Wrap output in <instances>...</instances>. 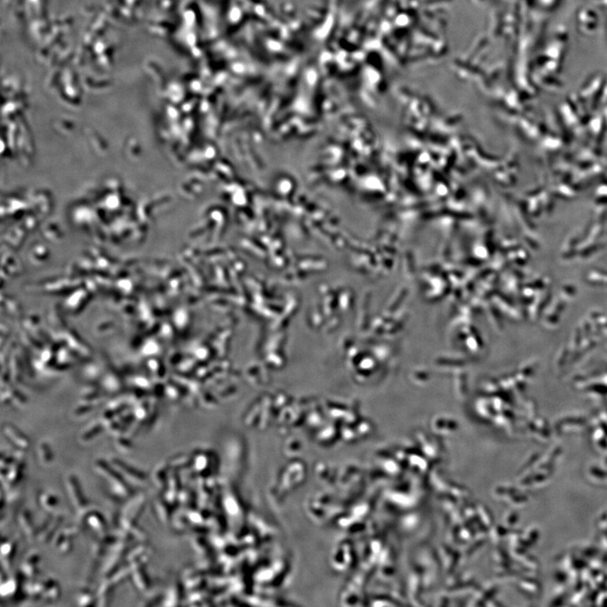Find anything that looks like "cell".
Instances as JSON below:
<instances>
[{"instance_id": "2", "label": "cell", "mask_w": 607, "mask_h": 607, "mask_svg": "<svg viewBox=\"0 0 607 607\" xmlns=\"http://www.w3.org/2000/svg\"><path fill=\"white\" fill-rule=\"evenodd\" d=\"M147 499L143 493L136 495L129 500L118 517L119 527L128 531L139 521L145 509Z\"/></svg>"}, {"instance_id": "14", "label": "cell", "mask_w": 607, "mask_h": 607, "mask_svg": "<svg viewBox=\"0 0 607 607\" xmlns=\"http://www.w3.org/2000/svg\"><path fill=\"white\" fill-rule=\"evenodd\" d=\"M16 551V543L9 540H3L1 543V563L6 571L11 569L13 560Z\"/></svg>"}, {"instance_id": "8", "label": "cell", "mask_w": 607, "mask_h": 607, "mask_svg": "<svg viewBox=\"0 0 607 607\" xmlns=\"http://www.w3.org/2000/svg\"><path fill=\"white\" fill-rule=\"evenodd\" d=\"M25 470L24 459H16L10 467L1 469V482L3 488L10 490L21 482Z\"/></svg>"}, {"instance_id": "25", "label": "cell", "mask_w": 607, "mask_h": 607, "mask_svg": "<svg viewBox=\"0 0 607 607\" xmlns=\"http://www.w3.org/2000/svg\"><path fill=\"white\" fill-rule=\"evenodd\" d=\"M116 448L120 453L122 454H128L133 451L134 446L132 445L131 442L126 439H117L115 444Z\"/></svg>"}, {"instance_id": "1", "label": "cell", "mask_w": 607, "mask_h": 607, "mask_svg": "<svg viewBox=\"0 0 607 607\" xmlns=\"http://www.w3.org/2000/svg\"><path fill=\"white\" fill-rule=\"evenodd\" d=\"M93 467L96 473L109 483L113 499L117 501H122L131 497L133 494L131 485L125 480L119 471L111 464L110 462H106L103 459H96Z\"/></svg>"}, {"instance_id": "23", "label": "cell", "mask_w": 607, "mask_h": 607, "mask_svg": "<svg viewBox=\"0 0 607 607\" xmlns=\"http://www.w3.org/2000/svg\"><path fill=\"white\" fill-rule=\"evenodd\" d=\"M38 461L41 464L45 467L49 466L52 462L53 459V454H52V450L50 446L46 443H42L38 446Z\"/></svg>"}, {"instance_id": "9", "label": "cell", "mask_w": 607, "mask_h": 607, "mask_svg": "<svg viewBox=\"0 0 607 607\" xmlns=\"http://www.w3.org/2000/svg\"><path fill=\"white\" fill-rule=\"evenodd\" d=\"M129 548L123 550H112L113 554L108 558V560L104 565L102 570L104 579H111L120 569V567L124 564L126 562V554Z\"/></svg>"}, {"instance_id": "3", "label": "cell", "mask_w": 607, "mask_h": 607, "mask_svg": "<svg viewBox=\"0 0 607 607\" xmlns=\"http://www.w3.org/2000/svg\"><path fill=\"white\" fill-rule=\"evenodd\" d=\"M78 521L80 524L86 525L98 538L107 535V522L102 513L98 510L92 509L89 505L77 512Z\"/></svg>"}, {"instance_id": "18", "label": "cell", "mask_w": 607, "mask_h": 607, "mask_svg": "<svg viewBox=\"0 0 607 607\" xmlns=\"http://www.w3.org/2000/svg\"><path fill=\"white\" fill-rule=\"evenodd\" d=\"M5 434L6 436L9 438V440L14 445L17 449L21 450H26L28 449L30 446V442H29L28 438L24 436L23 434H21L20 432L17 431L15 429H12V428H6L5 429Z\"/></svg>"}, {"instance_id": "26", "label": "cell", "mask_w": 607, "mask_h": 607, "mask_svg": "<svg viewBox=\"0 0 607 607\" xmlns=\"http://www.w3.org/2000/svg\"><path fill=\"white\" fill-rule=\"evenodd\" d=\"M56 550L62 555H67L69 554L73 550V539L66 537L64 542L59 545Z\"/></svg>"}, {"instance_id": "4", "label": "cell", "mask_w": 607, "mask_h": 607, "mask_svg": "<svg viewBox=\"0 0 607 607\" xmlns=\"http://www.w3.org/2000/svg\"><path fill=\"white\" fill-rule=\"evenodd\" d=\"M152 554V548L147 545V542H137L135 546H131L128 549L126 554V563L130 566L132 570L145 567Z\"/></svg>"}, {"instance_id": "6", "label": "cell", "mask_w": 607, "mask_h": 607, "mask_svg": "<svg viewBox=\"0 0 607 607\" xmlns=\"http://www.w3.org/2000/svg\"><path fill=\"white\" fill-rule=\"evenodd\" d=\"M110 462L130 485L132 483L143 484L147 480V475L143 471H140L136 467H132L122 459L113 457L111 458Z\"/></svg>"}, {"instance_id": "22", "label": "cell", "mask_w": 607, "mask_h": 607, "mask_svg": "<svg viewBox=\"0 0 607 607\" xmlns=\"http://www.w3.org/2000/svg\"><path fill=\"white\" fill-rule=\"evenodd\" d=\"M108 549H110L103 538L95 540L91 545V554L95 561H100L106 557Z\"/></svg>"}, {"instance_id": "13", "label": "cell", "mask_w": 607, "mask_h": 607, "mask_svg": "<svg viewBox=\"0 0 607 607\" xmlns=\"http://www.w3.org/2000/svg\"><path fill=\"white\" fill-rule=\"evenodd\" d=\"M117 586L113 584L109 579H104V581L99 586L96 591V605L97 606H107L110 605L113 597V591Z\"/></svg>"}, {"instance_id": "27", "label": "cell", "mask_w": 607, "mask_h": 607, "mask_svg": "<svg viewBox=\"0 0 607 607\" xmlns=\"http://www.w3.org/2000/svg\"><path fill=\"white\" fill-rule=\"evenodd\" d=\"M62 531L65 535L66 537L73 539L80 534V528L77 525H71L61 529Z\"/></svg>"}, {"instance_id": "24", "label": "cell", "mask_w": 607, "mask_h": 607, "mask_svg": "<svg viewBox=\"0 0 607 607\" xmlns=\"http://www.w3.org/2000/svg\"><path fill=\"white\" fill-rule=\"evenodd\" d=\"M129 534L131 535L132 538L134 539V542H139V543H143V542H147L149 536L148 533L146 531L144 528L142 527L141 525H139V523H137L133 527L128 530Z\"/></svg>"}, {"instance_id": "16", "label": "cell", "mask_w": 607, "mask_h": 607, "mask_svg": "<svg viewBox=\"0 0 607 607\" xmlns=\"http://www.w3.org/2000/svg\"><path fill=\"white\" fill-rule=\"evenodd\" d=\"M151 479H152L154 485L158 489L162 491L165 490L167 484H168L167 466L164 464H160L155 467V468L153 469L152 474H151Z\"/></svg>"}, {"instance_id": "15", "label": "cell", "mask_w": 607, "mask_h": 607, "mask_svg": "<svg viewBox=\"0 0 607 607\" xmlns=\"http://www.w3.org/2000/svg\"><path fill=\"white\" fill-rule=\"evenodd\" d=\"M61 596V590L59 584L52 579H47V586L41 597V601L44 603H52L59 600Z\"/></svg>"}, {"instance_id": "10", "label": "cell", "mask_w": 607, "mask_h": 607, "mask_svg": "<svg viewBox=\"0 0 607 607\" xmlns=\"http://www.w3.org/2000/svg\"><path fill=\"white\" fill-rule=\"evenodd\" d=\"M41 556L36 551H31L26 555L21 565V574L27 579H35L39 575L38 564Z\"/></svg>"}, {"instance_id": "20", "label": "cell", "mask_w": 607, "mask_h": 607, "mask_svg": "<svg viewBox=\"0 0 607 607\" xmlns=\"http://www.w3.org/2000/svg\"><path fill=\"white\" fill-rule=\"evenodd\" d=\"M154 513L158 520L161 523H167L169 521L170 513L167 501L164 499H157L153 502Z\"/></svg>"}, {"instance_id": "11", "label": "cell", "mask_w": 607, "mask_h": 607, "mask_svg": "<svg viewBox=\"0 0 607 607\" xmlns=\"http://www.w3.org/2000/svg\"><path fill=\"white\" fill-rule=\"evenodd\" d=\"M17 522L26 539L29 541L35 539L38 528H35V524L33 522L32 516L29 509H23L20 512L17 516Z\"/></svg>"}, {"instance_id": "17", "label": "cell", "mask_w": 607, "mask_h": 607, "mask_svg": "<svg viewBox=\"0 0 607 607\" xmlns=\"http://www.w3.org/2000/svg\"><path fill=\"white\" fill-rule=\"evenodd\" d=\"M38 504L44 511L52 513L59 506V498L51 492H41L38 496Z\"/></svg>"}, {"instance_id": "21", "label": "cell", "mask_w": 607, "mask_h": 607, "mask_svg": "<svg viewBox=\"0 0 607 607\" xmlns=\"http://www.w3.org/2000/svg\"><path fill=\"white\" fill-rule=\"evenodd\" d=\"M96 601L97 599L96 594L92 593L89 588H82L76 597V602L80 606H94L96 605Z\"/></svg>"}, {"instance_id": "12", "label": "cell", "mask_w": 607, "mask_h": 607, "mask_svg": "<svg viewBox=\"0 0 607 607\" xmlns=\"http://www.w3.org/2000/svg\"><path fill=\"white\" fill-rule=\"evenodd\" d=\"M130 579L132 584L138 592L141 594L148 592L150 588V580L145 567H138L133 570Z\"/></svg>"}, {"instance_id": "19", "label": "cell", "mask_w": 607, "mask_h": 607, "mask_svg": "<svg viewBox=\"0 0 607 607\" xmlns=\"http://www.w3.org/2000/svg\"><path fill=\"white\" fill-rule=\"evenodd\" d=\"M22 586L20 579L17 578H10L6 580H2L0 593L2 597L14 596L19 592Z\"/></svg>"}, {"instance_id": "7", "label": "cell", "mask_w": 607, "mask_h": 607, "mask_svg": "<svg viewBox=\"0 0 607 607\" xmlns=\"http://www.w3.org/2000/svg\"><path fill=\"white\" fill-rule=\"evenodd\" d=\"M63 522L64 517L62 516H50L38 528L35 540L42 544L52 542L54 536L61 529Z\"/></svg>"}, {"instance_id": "5", "label": "cell", "mask_w": 607, "mask_h": 607, "mask_svg": "<svg viewBox=\"0 0 607 607\" xmlns=\"http://www.w3.org/2000/svg\"><path fill=\"white\" fill-rule=\"evenodd\" d=\"M64 486H65L66 491L68 493L69 501H70L72 506L77 510V512L88 506L86 499L83 493L82 488L80 486V482L78 480L77 476L73 474H68L64 479Z\"/></svg>"}]
</instances>
